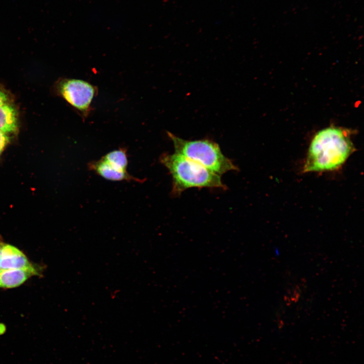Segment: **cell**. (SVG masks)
Masks as SVG:
<instances>
[{"mask_svg":"<svg viewBox=\"0 0 364 364\" xmlns=\"http://www.w3.org/2000/svg\"><path fill=\"white\" fill-rule=\"evenodd\" d=\"M351 134L349 129L334 126L318 131L310 143L303 172L338 169L355 151Z\"/></svg>","mask_w":364,"mask_h":364,"instance_id":"cell-1","label":"cell"},{"mask_svg":"<svg viewBox=\"0 0 364 364\" xmlns=\"http://www.w3.org/2000/svg\"><path fill=\"white\" fill-rule=\"evenodd\" d=\"M160 161L172 176V192L174 195L191 188H226L220 175L183 156L164 153Z\"/></svg>","mask_w":364,"mask_h":364,"instance_id":"cell-2","label":"cell"},{"mask_svg":"<svg viewBox=\"0 0 364 364\" xmlns=\"http://www.w3.org/2000/svg\"><path fill=\"white\" fill-rule=\"evenodd\" d=\"M167 133L173 143L175 153L191 159L220 175L238 169L223 155L216 143L207 139L186 140L170 132Z\"/></svg>","mask_w":364,"mask_h":364,"instance_id":"cell-3","label":"cell"},{"mask_svg":"<svg viewBox=\"0 0 364 364\" xmlns=\"http://www.w3.org/2000/svg\"><path fill=\"white\" fill-rule=\"evenodd\" d=\"M60 96L85 119L92 110L91 105L98 94L97 87L79 79H64L57 85Z\"/></svg>","mask_w":364,"mask_h":364,"instance_id":"cell-4","label":"cell"},{"mask_svg":"<svg viewBox=\"0 0 364 364\" xmlns=\"http://www.w3.org/2000/svg\"><path fill=\"white\" fill-rule=\"evenodd\" d=\"M128 163L127 150L121 148L107 153L97 160L89 162L87 167L89 170L107 180L143 183V179L127 172Z\"/></svg>","mask_w":364,"mask_h":364,"instance_id":"cell-5","label":"cell"},{"mask_svg":"<svg viewBox=\"0 0 364 364\" xmlns=\"http://www.w3.org/2000/svg\"><path fill=\"white\" fill-rule=\"evenodd\" d=\"M32 266L26 256L19 249L8 244L0 243V268L2 269Z\"/></svg>","mask_w":364,"mask_h":364,"instance_id":"cell-6","label":"cell"},{"mask_svg":"<svg viewBox=\"0 0 364 364\" xmlns=\"http://www.w3.org/2000/svg\"><path fill=\"white\" fill-rule=\"evenodd\" d=\"M37 274L33 266L30 267L2 269L0 272V287L12 288L18 287L33 275Z\"/></svg>","mask_w":364,"mask_h":364,"instance_id":"cell-7","label":"cell"},{"mask_svg":"<svg viewBox=\"0 0 364 364\" xmlns=\"http://www.w3.org/2000/svg\"><path fill=\"white\" fill-rule=\"evenodd\" d=\"M18 112L12 103L0 106V131L6 133H16L18 130Z\"/></svg>","mask_w":364,"mask_h":364,"instance_id":"cell-8","label":"cell"},{"mask_svg":"<svg viewBox=\"0 0 364 364\" xmlns=\"http://www.w3.org/2000/svg\"><path fill=\"white\" fill-rule=\"evenodd\" d=\"M12 97L8 92L0 85V106L12 102Z\"/></svg>","mask_w":364,"mask_h":364,"instance_id":"cell-9","label":"cell"},{"mask_svg":"<svg viewBox=\"0 0 364 364\" xmlns=\"http://www.w3.org/2000/svg\"><path fill=\"white\" fill-rule=\"evenodd\" d=\"M10 141V139L8 134L0 131V155L9 144Z\"/></svg>","mask_w":364,"mask_h":364,"instance_id":"cell-10","label":"cell"},{"mask_svg":"<svg viewBox=\"0 0 364 364\" xmlns=\"http://www.w3.org/2000/svg\"><path fill=\"white\" fill-rule=\"evenodd\" d=\"M4 331H5V328H4V326H3L2 327H0V334L4 333Z\"/></svg>","mask_w":364,"mask_h":364,"instance_id":"cell-11","label":"cell"},{"mask_svg":"<svg viewBox=\"0 0 364 364\" xmlns=\"http://www.w3.org/2000/svg\"><path fill=\"white\" fill-rule=\"evenodd\" d=\"M1 270H2V269L0 268V272H1Z\"/></svg>","mask_w":364,"mask_h":364,"instance_id":"cell-12","label":"cell"}]
</instances>
